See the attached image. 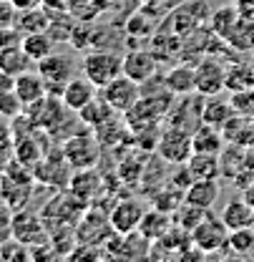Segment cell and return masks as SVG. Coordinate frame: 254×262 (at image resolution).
<instances>
[{
  "instance_id": "1",
  "label": "cell",
  "mask_w": 254,
  "mask_h": 262,
  "mask_svg": "<svg viewBox=\"0 0 254 262\" xmlns=\"http://www.w3.org/2000/svg\"><path fill=\"white\" fill-rule=\"evenodd\" d=\"M86 209H88V204H86L83 199H78L73 192L65 189L63 194L53 196V199L43 207L40 217H43V222H45V227H48V234H51V232H58V229H68V227L73 229L78 225V220L83 217Z\"/></svg>"
},
{
  "instance_id": "2",
  "label": "cell",
  "mask_w": 254,
  "mask_h": 262,
  "mask_svg": "<svg viewBox=\"0 0 254 262\" xmlns=\"http://www.w3.org/2000/svg\"><path fill=\"white\" fill-rule=\"evenodd\" d=\"M81 68L88 81H94L98 89H103L108 81H113L116 76L124 73V58L113 51H91L83 56Z\"/></svg>"
},
{
  "instance_id": "3",
  "label": "cell",
  "mask_w": 254,
  "mask_h": 262,
  "mask_svg": "<svg viewBox=\"0 0 254 262\" xmlns=\"http://www.w3.org/2000/svg\"><path fill=\"white\" fill-rule=\"evenodd\" d=\"M73 232H76V242L101 247V245L113 234V225H111L108 212H103V209H98V207H88V209L83 212V217L78 220V225L73 227Z\"/></svg>"
},
{
  "instance_id": "4",
  "label": "cell",
  "mask_w": 254,
  "mask_h": 262,
  "mask_svg": "<svg viewBox=\"0 0 254 262\" xmlns=\"http://www.w3.org/2000/svg\"><path fill=\"white\" fill-rule=\"evenodd\" d=\"M194 86L201 98L217 96L226 89V66L217 56H206L194 66Z\"/></svg>"
},
{
  "instance_id": "5",
  "label": "cell",
  "mask_w": 254,
  "mask_h": 262,
  "mask_svg": "<svg viewBox=\"0 0 254 262\" xmlns=\"http://www.w3.org/2000/svg\"><path fill=\"white\" fill-rule=\"evenodd\" d=\"M98 94L116 114H126L141 98V83H136L133 78H128L126 73H121L113 81H108L103 89H98Z\"/></svg>"
},
{
  "instance_id": "6",
  "label": "cell",
  "mask_w": 254,
  "mask_h": 262,
  "mask_svg": "<svg viewBox=\"0 0 254 262\" xmlns=\"http://www.w3.org/2000/svg\"><path fill=\"white\" fill-rule=\"evenodd\" d=\"M13 239L23 242L31 250V247H38V245H48L51 234H48V227H45L43 217L35 214V212H28L23 207V209L13 212Z\"/></svg>"
},
{
  "instance_id": "7",
  "label": "cell",
  "mask_w": 254,
  "mask_h": 262,
  "mask_svg": "<svg viewBox=\"0 0 254 262\" xmlns=\"http://www.w3.org/2000/svg\"><path fill=\"white\" fill-rule=\"evenodd\" d=\"M191 242L199 247L204 255H212L229 245V227L222 222V217H214L212 212L191 229Z\"/></svg>"
},
{
  "instance_id": "8",
  "label": "cell",
  "mask_w": 254,
  "mask_h": 262,
  "mask_svg": "<svg viewBox=\"0 0 254 262\" xmlns=\"http://www.w3.org/2000/svg\"><path fill=\"white\" fill-rule=\"evenodd\" d=\"M106 255L108 257H116V260H138V257H149L151 255V242L136 229V232H128V234H119L113 232L106 242Z\"/></svg>"
},
{
  "instance_id": "9",
  "label": "cell",
  "mask_w": 254,
  "mask_h": 262,
  "mask_svg": "<svg viewBox=\"0 0 254 262\" xmlns=\"http://www.w3.org/2000/svg\"><path fill=\"white\" fill-rule=\"evenodd\" d=\"M63 157L65 162L71 164V169H88L96 166L98 157H101V149H98V141L91 134H73L65 139L63 146Z\"/></svg>"
},
{
  "instance_id": "10",
  "label": "cell",
  "mask_w": 254,
  "mask_h": 262,
  "mask_svg": "<svg viewBox=\"0 0 254 262\" xmlns=\"http://www.w3.org/2000/svg\"><path fill=\"white\" fill-rule=\"evenodd\" d=\"M156 154H159L164 162L169 164H187L189 157L194 154L191 149V134L189 131H181V129H171L166 134L159 136V144H156Z\"/></svg>"
},
{
  "instance_id": "11",
  "label": "cell",
  "mask_w": 254,
  "mask_h": 262,
  "mask_svg": "<svg viewBox=\"0 0 254 262\" xmlns=\"http://www.w3.org/2000/svg\"><path fill=\"white\" fill-rule=\"evenodd\" d=\"M38 73L43 76L48 94L61 98L63 86L71 81V61H68L65 56L51 53V56H45L43 61H38Z\"/></svg>"
},
{
  "instance_id": "12",
  "label": "cell",
  "mask_w": 254,
  "mask_h": 262,
  "mask_svg": "<svg viewBox=\"0 0 254 262\" xmlns=\"http://www.w3.org/2000/svg\"><path fill=\"white\" fill-rule=\"evenodd\" d=\"M144 214H146L144 204H141L138 199H133V196L116 202V204L111 207V212H108L111 225H113V232H119V234L136 232L138 225H141V220H144Z\"/></svg>"
},
{
  "instance_id": "13",
  "label": "cell",
  "mask_w": 254,
  "mask_h": 262,
  "mask_svg": "<svg viewBox=\"0 0 254 262\" xmlns=\"http://www.w3.org/2000/svg\"><path fill=\"white\" fill-rule=\"evenodd\" d=\"M156 56L151 51H144V48H136V51H128L124 56V73L128 78H133L136 83H146L156 76Z\"/></svg>"
},
{
  "instance_id": "14",
  "label": "cell",
  "mask_w": 254,
  "mask_h": 262,
  "mask_svg": "<svg viewBox=\"0 0 254 262\" xmlns=\"http://www.w3.org/2000/svg\"><path fill=\"white\" fill-rule=\"evenodd\" d=\"M33 174L38 182L43 184H51V187H68V179H71V164L65 162L63 154L58 157H45L33 166Z\"/></svg>"
},
{
  "instance_id": "15",
  "label": "cell",
  "mask_w": 254,
  "mask_h": 262,
  "mask_svg": "<svg viewBox=\"0 0 254 262\" xmlns=\"http://www.w3.org/2000/svg\"><path fill=\"white\" fill-rule=\"evenodd\" d=\"M98 96V86L94 81H88L86 76L83 78H71L63 86V94H61V101L68 111H81L83 106H88L94 98Z\"/></svg>"
},
{
  "instance_id": "16",
  "label": "cell",
  "mask_w": 254,
  "mask_h": 262,
  "mask_svg": "<svg viewBox=\"0 0 254 262\" xmlns=\"http://www.w3.org/2000/svg\"><path fill=\"white\" fill-rule=\"evenodd\" d=\"M65 189L73 192L78 199H83L86 204H91L96 196H98V192H101V177H98V171H94V166L76 169V174L68 179V187Z\"/></svg>"
},
{
  "instance_id": "17",
  "label": "cell",
  "mask_w": 254,
  "mask_h": 262,
  "mask_svg": "<svg viewBox=\"0 0 254 262\" xmlns=\"http://www.w3.org/2000/svg\"><path fill=\"white\" fill-rule=\"evenodd\" d=\"M15 94L20 96V101L28 108L35 101L48 96V89H45V81H43V76L38 71H26V73L15 76Z\"/></svg>"
},
{
  "instance_id": "18",
  "label": "cell",
  "mask_w": 254,
  "mask_h": 262,
  "mask_svg": "<svg viewBox=\"0 0 254 262\" xmlns=\"http://www.w3.org/2000/svg\"><path fill=\"white\" fill-rule=\"evenodd\" d=\"M252 214H254V207L244 199V196H237L232 202H226L222 209V222L229 227V232L234 229H244V227H252Z\"/></svg>"
},
{
  "instance_id": "19",
  "label": "cell",
  "mask_w": 254,
  "mask_h": 262,
  "mask_svg": "<svg viewBox=\"0 0 254 262\" xmlns=\"http://www.w3.org/2000/svg\"><path fill=\"white\" fill-rule=\"evenodd\" d=\"M219 179H194L187 192H184V199L196 204V207H204V209H212L214 202L219 199Z\"/></svg>"
},
{
  "instance_id": "20",
  "label": "cell",
  "mask_w": 254,
  "mask_h": 262,
  "mask_svg": "<svg viewBox=\"0 0 254 262\" xmlns=\"http://www.w3.org/2000/svg\"><path fill=\"white\" fill-rule=\"evenodd\" d=\"M171 227H174V214H169V212L154 207V209H146V214H144V220H141V225H138V232H141L149 242H156V239H161Z\"/></svg>"
},
{
  "instance_id": "21",
  "label": "cell",
  "mask_w": 254,
  "mask_h": 262,
  "mask_svg": "<svg viewBox=\"0 0 254 262\" xmlns=\"http://www.w3.org/2000/svg\"><path fill=\"white\" fill-rule=\"evenodd\" d=\"M191 149L196 154H222L224 149V134L222 129H214L209 124H201L191 134Z\"/></svg>"
},
{
  "instance_id": "22",
  "label": "cell",
  "mask_w": 254,
  "mask_h": 262,
  "mask_svg": "<svg viewBox=\"0 0 254 262\" xmlns=\"http://www.w3.org/2000/svg\"><path fill=\"white\" fill-rule=\"evenodd\" d=\"M48 23H51V13H48L43 5H35V8L18 10V18H15V31L20 33V35H28V33H40V31H48Z\"/></svg>"
},
{
  "instance_id": "23",
  "label": "cell",
  "mask_w": 254,
  "mask_h": 262,
  "mask_svg": "<svg viewBox=\"0 0 254 262\" xmlns=\"http://www.w3.org/2000/svg\"><path fill=\"white\" fill-rule=\"evenodd\" d=\"M191 179H219L222 177V162L219 154H191L187 162Z\"/></svg>"
},
{
  "instance_id": "24",
  "label": "cell",
  "mask_w": 254,
  "mask_h": 262,
  "mask_svg": "<svg viewBox=\"0 0 254 262\" xmlns=\"http://www.w3.org/2000/svg\"><path fill=\"white\" fill-rule=\"evenodd\" d=\"M31 56L23 51L20 43H13V46H5L0 48V71L10 73V76H20L26 71H31Z\"/></svg>"
},
{
  "instance_id": "25",
  "label": "cell",
  "mask_w": 254,
  "mask_h": 262,
  "mask_svg": "<svg viewBox=\"0 0 254 262\" xmlns=\"http://www.w3.org/2000/svg\"><path fill=\"white\" fill-rule=\"evenodd\" d=\"M164 83L166 89L174 94V96H189L196 94V86H194V68L191 66H174L166 76H164Z\"/></svg>"
},
{
  "instance_id": "26",
  "label": "cell",
  "mask_w": 254,
  "mask_h": 262,
  "mask_svg": "<svg viewBox=\"0 0 254 262\" xmlns=\"http://www.w3.org/2000/svg\"><path fill=\"white\" fill-rule=\"evenodd\" d=\"M254 89V66L252 61H234L226 66V91Z\"/></svg>"
},
{
  "instance_id": "27",
  "label": "cell",
  "mask_w": 254,
  "mask_h": 262,
  "mask_svg": "<svg viewBox=\"0 0 254 262\" xmlns=\"http://www.w3.org/2000/svg\"><path fill=\"white\" fill-rule=\"evenodd\" d=\"M239 15H242V10L237 8V5H224L219 10H214L206 20H209V31L214 33L217 38H229V33L234 31V26H237V20H239Z\"/></svg>"
},
{
  "instance_id": "28",
  "label": "cell",
  "mask_w": 254,
  "mask_h": 262,
  "mask_svg": "<svg viewBox=\"0 0 254 262\" xmlns=\"http://www.w3.org/2000/svg\"><path fill=\"white\" fill-rule=\"evenodd\" d=\"M226 43L234 48V51H249L254 48V13H242L234 31L229 33Z\"/></svg>"
},
{
  "instance_id": "29",
  "label": "cell",
  "mask_w": 254,
  "mask_h": 262,
  "mask_svg": "<svg viewBox=\"0 0 254 262\" xmlns=\"http://www.w3.org/2000/svg\"><path fill=\"white\" fill-rule=\"evenodd\" d=\"M234 116V108L229 101H219L217 96H209L204 101V111H201V124H209L214 129H224V124Z\"/></svg>"
},
{
  "instance_id": "30",
  "label": "cell",
  "mask_w": 254,
  "mask_h": 262,
  "mask_svg": "<svg viewBox=\"0 0 254 262\" xmlns=\"http://www.w3.org/2000/svg\"><path fill=\"white\" fill-rule=\"evenodd\" d=\"M20 46H23V51L31 56L33 63H38V61H43L45 56L53 53L56 40L48 35V31H40V33H28V35H23V38H20Z\"/></svg>"
},
{
  "instance_id": "31",
  "label": "cell",
  "mask_w": 254,
  "mask_h": 262,
  "mask_svg": "<svg viewBox=\"0 0 254 262\" xmlns=\"http://www.w3.org/2000/svg\"><path fill=\"white\" fill-rule=\"evenodd\" d=\"M111 114H116L103 98H101V94L88 103V106H83L81 111H78V119L86 124V126H91V129H98L101 124H106L108 119H111Z\"/></svg>"
},
{
  "instance_id": "32",
  "label": "cell",
  "mask_w": 254,
  "mask_h": 262,
  "mask_svg": "<svg viewBox=\"0 0 254 262\" xmlns=\"http://www.w3.org/2000/svg\"><path fill=\"white\" fill-rule=\"evenodd\" d=\"M65 5L76 20H96L106 10L108 0H65Z\"/></svg>"
},
{
  "instance_id": "33",
  "label": "cell",
  "mask_w": 254,
  "mask_h": 262,
  "mask_svg": "<svg viewBox=\"0 0 254 262\" xmlns=\"http://www.w3.org/2000/svg\"><path fill=\"white\" fill-rule=\"evenodd\" d=\"M212 209H204V207H196V204H191V202H187L184 199V204L174 212V225L176 227H181V229H194L206 214H209Z\"/></svg>"
},
{
  "instance_id": "34",
  "label": "cell",
  "mask_w": 254,
  "mask_h": 262,
  "mask_svg": "<svg viewBox=\"0 0 254 262\" xmlns=\"http://www.w3.org/2000/svg\"><path fill=\"white\" fill-rule=\"evenodd\" d=\"M181 204H184V189H179L174 184H164V189L154 194V207L169 212V214H174Z\"/></svg>"
},
{
  "instance_id": "35",
  "label": "cell",
  "mask_w": 254,
  "mask_h": 262,
  "mask_svg": "<svg viewBox=\"0 0 254 262\" xmlns=\"http://www.w3.org/2000/svg\"><path fill=\"white\" fill-rule=\"evenodd\" d=\"M229 103H232L234 114H239V116H244V119H254V89L232 91Z\"/></svg>"
},
{
  "instance_id": "36",
  "label": "cell",
  "mask_w": 254,
  "mask_h": 262,
  "mask_svg": "<svg viewBox=\"0 0 254 262\" xmlns=\"http://www.w3.org/2000/svg\"><path fill=\"white\" fill-rule=\"evenodd\" d=\"M237 255H249L254 250V229L252 227H244V229H234L229 232V245Z\"/></svg>"
},
{
  "instance_id": "37",
  "label": "cell",
  "mask_w": 254,
  "mask_h": 262,
  "mask_svg": "<svg viewBox=\"0 0 254 262\" xmlns=\"http://www.w3.org/2000/svg\"><path fill=\"white\" fill-rule=\"evenodd\" d=\"M23 111H26V103H23L20 96L15 94V89H13V91L0 94V116H3V119L13 121V119H15V116H20Z\"/></svg>"
},
{
  "instance_id": "38",
  "label": "cell",
  "mask_w": 254,
  "mask_h": 262,
  "mask_svg": "<svg viewBox=\"0 0 254 262\" xmlns=\"http://www.w3.org/2000/svg\"><path fill=\"white\" fill-rule=\"evenodd\" d=\"M10 237H13V209L5 202H0V245L8 242Z\"/></svg>"
},
{
  "instance_id": "39",
  "label": "cell",
  "mask_w": 254,
  "mask_h": 262,
  "mask_svg": "<svg viewBox=\"0 0 254 262\" xmlns=\"http://www.w3.org/2000/svg\"><path fill=\"white\" fill-rule=\"evenodd\" d=\"M18 8L13 0H0V28H15Z\"/></svg>"
},
{
  "instance_id": "40",
  "label": "cell",
  "mask_w": 254,
  "mask_h": 262,
  "mask_svg": "<svg viewBox=\"0 0 254 262\" xmlns=\"http://www.w3.org/2000/svg\"><path fill=\"white\" fill-rule=\"evenodd\" d=\"M15 162H18V157H15V144H13V141H0V174H5Z\"/></svg>"
},
{
  "instance_id": "41",
  "label": "cell",
  "mask_w": 254,
  "mask_h": 262,
  "mask_svg": "<svg viewBox=\"0 0 254 262\" xmlns=\"http://www.w3.org/2000/svg\"><path fill=\"white\" fill-rule=\"evenodd\" d=\"M20 33L15 31V28H0V48H5V46H13V43H20Z\"/></svg>"
},
{
  "instance_id": "42",
  "label": "cell",
  "mask_w": 254,
  "mask_h": 262,
  "mask_svg": "<svg viewBox=\"0 0 254 262\" xmlns=\"http://www.w3.org/2000/svg\"><path fill=\"white\" fill-rule=\"evenodd\" d=\"M13 89H15V76H10V73L0 71V94H5V91H13Z\"/></svg>"
},
{
  "instance_id": "43",
  "label": "cell",
  "mask_w": 254,
  "mask_h": 262,
  "mask_svg": "<svg viewBox=\"0 0 254 262\" xmlns=\"http://www.w3.org/2000/svg\"><path fill=\"white\" fill-rule=\"evenodd\" d=\"M232 5H237L242 13H254V0H232Z\"/></svg>"
},
{
  "instance_id": "44",
  "label": "cell",
  "mask_w": 254,
  "mask_h": 262,
  "mask_svg": "<svg viewBox=\"0 0 254 262\" xmlns=\"http://www.w3.org/2000/svg\"><path fill=\"white\" fill-rule=\"evenodd\" d=\"M15 3V8L18 10H26V8H35V5H40L43 0H13Z\"/></svg>"
},
{
  "instance_id": "45",
  "label": "cell",
  "mask_w": 254,
  "mask_h": 262,
  "mask_svg": "<svg viewBox=\"0 0 254 262\" xmlns=\"http://www.w3.org/2000/svg\"><path fill=\"white\" fill-rule=\"evenodd\" d=\"M0 141H13V129L8 124H0Z\"/></svg>"
},
{
  "instance_id": "46",
  "label": "cell",
  "mask_w": 254,
  "mask_h": 262,
  "mask_svg": "<svg viewBox=\"0 0 254 262\" xmlns=\"http://www.w3.org/2000/svg\"><path fill=\"white\" fill-rule=\"evenodd\" d=\"M244 199L254 207V182H249V187H244Z\"/></svg>"
},
{
  "instance_id": "47",
  "label": "cell",
  "mask_w": 254,
  "mask_h": 262,
  "mask_svg": "<svg viewBox=\"0 0 254 262\" xmlns=\"http://www.w3.org/2000/svg\"><path fill=\"white\" fill-rule=\"evenodd\" d=\"M0 202H5V177L0 174Z\"/></svg>"
},
{
  "instance_id": "48",
  "label": "cell",
  "mask_w": 254,
  "mask_h": 262,
  "mask_svg": "<svg viewBox=\"0 0 254 262\" xmlns=\"http://www.w3.org/2000/svg\"><path fill=\"white\" fill-rule=\"evenodd\" d=\"M249 61H252V66H254V48H252V53H249Z\"/></svg>"
},
{
  "instance_id": "49",
  "label": "cell",
  "mask_w": 254,
  "mask_h": 262,
  "mask_svg": "<svg viewBox=\"0 0 254 262\" xmlns=\"http://www.w3.org/2000/svg\"><path fill=\"white\" fill-rule=\"evenodd\" d=\"M252 229H254V214H252Z\"/></svg>"
}]
</instances>
